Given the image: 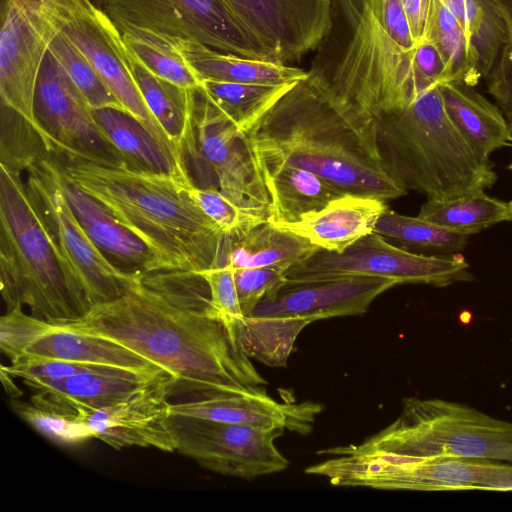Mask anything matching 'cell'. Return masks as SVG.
Wrapping results in <instances>:
<instances>
[{"label":"cell","instance_id":"1","mask_svg":"<svg viewBox=\"0 0 512 512\" xmlns=\"http://www.w3.org/2000/svg\"><path fill=\"white\" fill-rule=\"evenodd\" d=\"M208 285L185 270L131 271L118 299L57 325L115 341L174 379L195 399L266 392V380L229 329L205 314Z\"/></svg>","mask_w":512,"mask_h":512},{"label":"cell","instance_id":"2","mask_svg":"<svg viewBox=\"0 0 512 512\" xmlns=\"http://www.w3.org/2000/svg\"><path fill=\"white\" fill-rule=\"evenodd\" d=\"M243 134L260 175L298 167L345 193L388 201L408 192L381 157L376 119L314 67Z\"/></svg>","mask_w":512,"mask_h":512},{"label":"cell","instance_id":"3","mask_svg":"<svg viewBox=\"0 0 512 512\" xmlns=\"http://www.w3.org/2000/svg\"><path fill=\"white\" fill-rule=\"evenodd\" d=\"M53 154V153H52ZM62 174L146 244L159 269L220 266L226 235L172 176L53 154Z\"/></svg>","mask_w":512,"mask_h":512},{"label":"cell","instance_id":"4","mask_svg":"<svg viewBox=\"0 0 512 512\" xmlns=\"http://www.w3.org/2000/svg\"><path fill=\"white\" fill-rule=\"evenodd\" d=\"M331 11L322 42L332 54L312 67L339 95L376 118L430 89L417 71V43L400 0H331Z\"/></svg>","mask_w":512,"mask_h":512},{"label":"cell","instance_id":"5","mask_svg":"<svg viewBox=\"0 0 512 512\" xmlns=\"http://www.w3.org/2000/svg\"><path fill=\"white\" fill-rule=\"evenodd\" d=\"M329 456L305 469L308 475L346 486L378 468L434 458L512 463V422L442 399L406 398L399 416L361 444L322 449Z\"/></svg>","mask_w":512,"mask_h":512},{"label":"cell","instance_id":"6","mask_svg":"<svg viewBox=\"0 0 512 512\" xmlns=\"http://www.w3.org/2000/svg\"><path fill=\"white\" fill-rule=\"evenodd\" d=\"M375 119L381 157L407 189L448 200L496 182L490 161L476 154L449 118L440 85Z\"/></svg>","mask_w":512,"mask_h":512},{"label":"cell","instance_id":"7","mask_svg":"<svg viewBox=\"0 0 512 512\" xmlns=\"http://www.w3.org/2000/svg\"><path fill=\"white\" fill-rule=\"evenodd\" d=\"M0 286L6 311L65 323L90 306L21 176L0 165Z\"/></svg>","mask_w":512,"mask_h":512},{"label":"cell","instance_id":"8","mask_svg":"<svg viewBox=\"0 0 512 512\" xmlns=\"http://www.w3.org/2000/svg\"><path fill=\"white\" fill-rule=\"evenodd\" d=\"M181 156L193 185L217 188L241 208L269 218L270 199L244 134L198 90Z\"/></svg>","mask_w":512,"mask_h":512},{"label":"cell","instance_id":"9","mask_svg":"<svg viewBox=\"0 0 512 512\" xmlns=\"http://www.w3.org/2000/svg\"><path fill=\"white\" fill-rule=\"evenodd\" d=\"M97 2L121 32L140 30L164 40H190L224 53L281 62L228 0Z\"/></svg>","mask_w":512,"mask_h":512},{"label":"cell","instance_id":"10","mask_svg":"<svg viewBox=\"0 0 512 512\" xmlns=\"http://www.w3.org/2000/svg\"><path fill=\"white\" fill-rule=\"evenodd\" d=\"M26 175L27 189L90 308L121 297L131 271L113 264L82 227L63 192L55 156L50 153L39 159L28 167Z\"/></svg>","mask_w":512,"mask_h":512},{"label":"cell","instance_id":"11","mask_svg":"<svg viewBox=\"0 0 512 512\" xmlns=\"http://www.w3.org/2000/svg\"><path fill=\"white\" fill-rule=\"evenodd\" d=\"M462 256H427L390 244L375 232L341 253L319 249L286 271L287 282H311L351 276L393 279L398 284L444 287L472 280Z\"/></svg>","mask_w":512,"mask_h":512},{"label":"cell","instance_id":"12","mask_svg":"<svg viewBox=\"0 0 512 512\" xmlns=\"http://www.w3.org/2000/svg\"><path fill=\"white\" fill-rule=\"evenodd\" d=\"M59 31L95 68L127 113L137 119L183 165L148 109L135 79L122 32L92 0H48Z\"/></svg>","mask_w":512,"mask_h":512},{"label":"cell","instance_id":"13","mask_svg":"<svg viewBox=\"0 0 512 512\" xmlns=\"http://www.w3.org/2000/svg\"><path fill=\"white\" fill-rule=\"evenodd\" d=\"M170 423L176 451L215 473L253 479L289 465L274 443L282 430L173 415Z\"/></svg>","mask_w":512,"mask_h":512},{"label":"cell","instance_id":"14","mask_svg":"<svg viewBox=\"0 0 512 512\" xmlns=\"http://www.w3.org/2000/svg\"><path fill=\"white\" fill-rule=\"evenodd\" d=\"M1 20V104L25 118L41 135L34 116L35 91L59 28L48 0H3Z\"/></svg>","mask_w":512,"mask_h":512},{"label":"cell","instance_id":"15","mask_svg":"<svg viewBox=\"0 0 512 512\" xmlns=\"http://www.w3.org/2000/svg\"><path fill=\"white\" fill-rule=\"evenodd\" d=\"M34 116L50 153L104 164L124 162L97 125L90 106L49 51L36 86Z\"/></svg>","mask_w":512,"mask_h":512},{"label":"cell","instance_id":"16","mask_svg":"<svg viewBox=\"0 0 512 512\" xmlns=\"http://www.w3.org/2000/svg\"><path fill=\"white\" fill-rule=\"evenodd\" d=\"M173 388L174 379L166 374L126 398L83 417L94 438L116 450L137 446L174 452L176 442L169 402Z\"/></svg>","mask_w":512,"mask_h":512},{"label":"cell","instance_id":"17","mask_svg":"<svg viewBox=\"0 0 512 512\" xmlns=\"http://www.w3.org/2000/svg\"><path fill=\"white\" fill-rule=\"evenodd\" d=\"M399 285L383 277L351 276L322 281L286 282L273 296L261 301L251 317L311 322L365 313L386 290Z\"/></svg>","mask_w":512,"mask_h":512},{"label":"cell","instance_id":"18","mask_svg":"<svg viewBox=\"0 0 512 512\" xmlns=\"http://www.w3.org/2000/svg\"><path fill=\"white\" fill-rule=\"evenodd\" d=\"M348 487L383 490H512V463L434 458L390 465L360 474Z\"/></svg>","mask_w":512,"mask_h":512},{"label":"cell","instance_id":"19","mask_svg":"<svg viewBox=\"0 0 512 512\" xmlns=\"http://www.w3.org/2000/svg\"><path fill=\"white\" fill-rule=\"evenodd\" d=\"M322 410L321 404L312 401L280 403L266 392L219 396L170 405L173 416L288 430L300 435H307L312 431L316 417Z\"/></svg>","mask_w":512,"mask_h":512},{"label":"cell","instance_id":"20","mask_svg":"<svg viewBox=\"0 0 512 512\" xmlns=\"http://www.w3.org/2000/svg\"><path fill=\"white\" fill-rule=\"evenodd\" d=\"M166 374L97 366L33 390L30 402L83 417L126 398Z\"/></svg>","mask_w":512,"mask_h":512},{"label":"cell","instance_id":"21","mask_svg":"<svg viewBox=\"0 0 512 512\" xmlns=\"http://www.w3.org/2000/svg\"><path fill=\"white\" fill-rule=\"evenodd\" d=\"M386 209L384 200L347 193L320 210L303 214L296 222L273 224L308 239L322 250L341 253L373 233Z\"/></svg>","mask_w":512,"mask_h":512},{"label":"cell","instance_id":"22","mask_svg":"<svg viewBox=\"0 0 512 512\" xmlns=\"http://www.w3.org/2000/svg\"><path fill=\"white\" fill-rule=\"evenodd\" d=\"M61 175L62 189L74 214L93 243L113 264L126 271L160 270L144 242L121 225L98 200L62 172Z\"/></svg>","mask_w":512,"mask_h":512},{"label":"cell","instance_id":"23","mask_svg":"<svg viewBox=\"0 0 512 512\" xmlns=\"http://www.w3.org/2000/svg\"><path fill=\"white\" fill-rule=\"evenodd\" d=\"M166 41L173 45L201 81L278 85L298 82L309 73L287 63L224 53L190 40Z\"/></svg>","mask_w":512,"mask_h":512},{"label":"cell","instance_id":"24","mask_svg":"<svg viewBox=\"0 0 512 512\" xmlns=\"http://www.w3.org/2000/svg\"><path fill=\"white\" fill-rule=\"evenodd\" d=\"M320 248L308 239L266 220L240 237L226 236L220 266L275 268L286 273Z\"/></svg>","mask_w":512,"mask_h":512},{"label":"cell","instance_id":"25","mask_svg":"<svg viewBox=\"0 0 512 512\" xmlns=\"http://www.w3.org/2000/svg\"><path fill=\"white\" fill-rule=\"evenodd\" d=\"M446 112L476 154L489 161L490 154L510 141L509 127L501 109L461 82L440 84Z\"/></svg>","mask_w":512,"mask_h":512},{"label":"cell","instance_id":"26","mask_svg":"<svg viewBox=\"0 0 512 512\" xmlns=\"http://www.w3.org/2000/svg\"><path fill=\"white\" fill-rule=\"evenodd\" d=\"M92 112L97 125L127 166L169 175L193 185L176 157L129 113L113 108L92 109Z\"/></svg>","mask_w":512,"mask_h":512},{"label":"cell","instance_id":"27","mask_svg":"<svg viewBox=\"0 0 512 512\" xmlns=\"http://www.w3.org/2000/svg\"><path fill=\"white\" fill-rule=\"evenodd\" d=\"M25 354L138 372H166L157 364L115 341L73 331L57 324L32 344Z\"/></svg>","mask_w":512,"mask_h":512},{"label":"cell","instance_id":"28","mask_svg":"<svg viewBox=\"0 0 512 512\" xmlns=\"http://www.w3.org/2000/svg\"><path fill=\"white\" fill-rule=\"evenodd\" d=\"M270 199L268 221L293 223L303 214L320 210L345 193L315 173L298 167H281L261 174Z\"/></svg>","mask_w":512,"mask_h":512},{"label":"cell","instance_id":"29","mask_svg":"<svg viewBox=\"0 0 512 512\" xmlns=\"http://www.w3.org/2000/svg\"><path fill=\"white\" fill-rule=\"evenodd\" d=\"M131 62L148 109L182 161L181 144L191 118L195 90L181 88L155 76L133 58Z\"/></svg>","mask_w":512,"mask_h":512},{"label":"cell","instance_id":"30","mask_svg":"<svg viewBox=\"0 0 512 512\" xmlns=\"http://www.w3.org/2000/svg\"><path fill=\"white\" fill-rule=\"evenodd\" d=\"M296 83L266 85L202 80L197 90L245 133Z\"/></svg>","mask_w":512,"mask_h":512},{"label":"cell","instance_id":"31","mask_svg":"<svg viewBox=\"0 0 512 512\" xmlns=\"http://www.w3.org/2000/svg\"><path fill=\"white\" fill-rule=\"evenodd\" d=\"M425 39L440 51L450 81L475 86L482 78L480 58L465 30L441 0H431Z\"/></svg>","mask_w":512,"mask_h":512},{"label":"cell","instance_id":"32","mask_svg":"<svg viewBox=\"0 0 512 512\" xmlns=\"http://www.w3.org/2000/svg\"><path fill=\"white\" fill-rule=\"evenodd\" d=\"M508 203L492 198L484 190L448 200L428 199L418 217L445 229L472 235L507 221Z\"/></svg>","mask_w":512,"mask_h":512},{"label":"cell","instance_id":"33","mask_svg":"<svg viewBox=\"0 0 512 512\" xmlns=\"http://www.w3.org/2000/svg\"><path fill=\"white\" fill-rule=\"evenodd\" d=\"M122 35L130 57L149 72L184 89L199 88L201 80L170 42L140 30Z\"/></svg>","mask_w":512,"mask_h":512},{"label":"cell","instance_id":"34","mask_svg":"<svg viewBox=\"0 0 512 512\" xmlns=\"http://www.w3.org/2000/svg\"><path fill=\"white\" fill-rule=\"evenodd\" d=\"M375 233L397 240L406 246L437 251L453 256L462 251L469 235L454 232L417 217L386 209L378 220Z\"/></svg>","mask_w":512,"mask_h":512},{"label":"cell","instance_id":"35","mask_svg":"<svg viewBox=\"0 0 512 512\" xmlns=\"http://www.w3.org/2000/svg\"><path fill=\"white\" fill-rule=\"evenodd\" d=\"M457 18L480 58L483 78L492 70L502 46L505 30L500 18L485 0H441Z\"/></svg>","mask_w":512,"mask_h":512},{"label":"cell","instance_id":"36","mask_svg":"<svg viewBox=\"0 0 512 512\" xmlns=\"http://www.w3.org/2000/svg\"><path fill=\"white\" fill-rule=\"evenodd\" d=\"M48 51L91 109L113 108L126 112L95 68L63 33L56 34Z\"/></svg>","mask_w":512,"mask_h":512},{"label":"cell","instance_id":"37","mask_svg":"<svg viewBox=\"0 0 512 512\" xmlns=\"http://www.w3.org/2000/svg\"><path fill=\"white\" fill-rule=\"evenodd\" d=\"M0 148V165L17 175H21L33 163L50 154L36 128L2 104Z\"/></svg>","mask_w":512,"mask_h":512},{"label":"cell","instance_id":"38","mask_svg":"<svg viewBox=\"0 0 512 512\" xmlns=\"http://www.w3.org/2000/svg\"><path fill=\"white\" fill-rule=\"evenodd\" d=\"M14 411L51 441L67 446L79 445L92 438L93 432L84 417L33 403L12 400Z\"/></svg>","mask_w":512,"mask_h":512},{"label":"cell","instance_id":"39","mask_svg":"<svg viewBox=\"0 0 512 512\" xmlns=\"http://www.w3.org/2000/svg\"><path fill=\"white\" fill-rule=\"evenodd\" d=\"M187 192L201 211L226 236L240 237L256 225L268 220L241 208L217 188L191 185L187 187Z\"/></svg>","mask_w":512,"mask_h":512},{"label":"cell","instance_id":"40","mask_svg":"<svg viewBox=\"0 0 512 512\" xmlns=\"http://www.w3.org/2000/svg\"><path fill=\"white\" fill-rule=\"evenodd\" d=\"M500 18L505 30V43L486 78L488 91L504 114L512 141V0H485Z\"/></svg>","mask_w":512,"mask_h":512},{"label":"cell","instance_id":"41","mask_svg":"<svg viewBox=\"0 0 512 512\" xmlns=\"http://www.w3.org/2000/svg\"><path fill=\"white\" fill-rule=\"evenodd\" d=\"M196 273L205 280L209 289L210 300L204 310L205 314L222 322L234 335L235 323L244 316L236 288L234 270L229 265H224L214 266Z\"/></svg>","mask_w":512,"mask_h":512},{"label":"cell","instance_id":"42","mask_svg":"<svg viewBox=\"0 0 512 512\" xmlns=\"http://www.w3.org/2000/svg\"><path fill=\"white\" fill-rule=\"evenodd\" d=\"M53 327V323L25 313L22 307L6 311L0 318L1 352L12 362Z\"/></svg>","mask_w":512,"mask_h":512},{"label":"cell","instance_id":"43","mask_svg":"<svg viewBox=\"0 0 512 512\" xmlns=\"http://www.w3.org/2000/svg\"><path fill=\"white\" fill-rule=\"evenodd\" d=\"M3 366L14 378L22 379L31 390L97 367L30 354H24L10 365Z\"/></svg>","mask_w":512,"mask_h":512},{"label":"cell","instance_id":"44","mask_svg":"<svg viewBox=\"0 0 512 512\" xmlns=\"http://www.w3.org/2000/svg\"><path fill=\"white\" fill-rule=\"evenodd\" d=\"M240 306L249 316L263 300L277 293L287 282L284 271L275 268L234 269Z\"/></svg>","mask_w":512,"mask_h":512},{"label":"cell","instance_id":"45","mask_svg":"<svg viewBox=\"0 0 512 512\" xmlns=\"http://www.w3.org/2000/svg\"><path fill=\"white\" fill-rule=\"evenodd\" d=\"M407 16L415 42L418 44L426 37L431 0H400Z\"/></svg>","mask_w":512,"mask_h":512},{"label":"cell","instance_id":"46","mask_svg":"<svg viewBox=\"0 0 512 512\" xmlns=\"http://www.w3.org/2000/svg\"><path fill=\"white\" fill-rule=\"evenodd\" d=\"M0 375L6 393L12 400L19 399L23 395V391L15 385L14 377L4 368L3 364L0 367Z\"/></svg>","mask_w":512,"mask_h":512},{"label":"cell","instance_id":"47","mask_svg":"<svg viewBox=\"0 0 512 512\" xmlns=\"http://www.w3.org/2000/svg\"><path fill=\"white\" fill-rule=\"evenodd\" d=\"M507 221H512V201L508 202Z\"/></svg>","mask_w":512,"mask_h":512},{"label":"cell","instance_id":"48","mask_svg":"<svg viewBox=\"0 0 512 512\" xmlns=\"http://www.w3.org/2000/svg\"><path fill=\"white\" fill-rule=\"evenodd\" d=\"M511 143H512V141H511ZM508 168H509L510 170H512V162L509 164Z\"/></svg>","mask_w":512,"mask_h":512},{"label":"cell","instance_id":"49","mask_svg":"<svg viewBox=\"0 0 512 512\" xmlns=\"http://www.w3.org/2000/svg\"><path fill=\"white\" fill-rule=\"evenodd\" d=\"M3 1V0H2Z\"/></svg>","mask_w":512,"mask_h":512}]
</instances>
